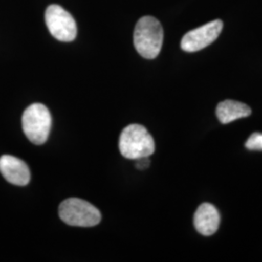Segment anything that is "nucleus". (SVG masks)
<instances>
[{"label": "nucleus", "mask_w": 262, "mask_h": 262, "mask_svg": "<svg viewBox=\"0 0 262 262\" xmlns=\"http://www.w3.org/2000/svg\"><path fill=\"white\" fill-rule=\"evenodd\" d=\"M119 148L123 158L136 160L150 157L155 152L156 145L146 127L140 124H130L122 131Z\"/></svg>", "instance_id": "obj_2"}, {"label": "nucleus", "mask_w": 262, "mask_h": 262, "mask_svg": "<svg viewBox=\"0 0 262 262\" xmlns=\"http://www.w3.org/2000/svg\"><path fill=\"white\" fill-rule=\"evenodd\" d=\"M223 28V21L215 19L200 28L192 29L182 39L181 48L187 53H194L208 47L220 36Z\"/></svg>", "instance_id": "obj_6"}, {"label": "nucleus", "mask_w": 262, "mask_h": 262, "mask_svg": "<svg viewBox=\"0 0 262 262\" xmlns=\"http://www.w3.org/2000/svg\"><path fill=\"white\" fill-rule=\"evenodd\" d=\"M245 146L248 150H262V133H253L246 142Z\"/></svg>", "instance_id": "obj_10"}, {"label": "nucleus", "mask_w": 262, "mask_h": 262, "mask_svg": "<svg viewBox=\"0 0 262 262\" xmlns=\"http://www.w3.org/2000/svg\"><path fill=\"white\" fill-rule=\"evenodd\" d=\"M0 172L2 176L15 186H27L30 180V171L25 161L12 156L0 158Z\"/></svg>", "instance_id": "obj_7"}, {"label": "nucleus", "mask_w": 262, "mask_h": 262, "mask_svg": "<svg viewBox=\"0 0 262 262\" xmlns=\"http://www.w3.org/2000/svg\"><path fill=\"white\" fill-rule=\"evenodd\" d=\"M45 20L50 33L62 42H71L77 36L75 19L58 5H50L45 13Z\"/></svg>", "instance_id": "obj_5"}, {"label": "nucleus", "mask_w": 262, "mask_h": 262, "mask_svg": "<svg viewBox=\"0 0 262 262\" xmlns=\"http://www.w3.org/2000/svg\"><path fill=\"white\" fill-rule=\"evenodd\" d=\"M23 129L30 142L35 145L44 144L49 138L52 117L47 107L34 103L26 109L21 119Z\"/></svg>", "instance_id": "obj_3"}, {"label": "nucleus", "mask_w": 262, "mask_h": 262, "mask_svg": "<svg viewBox=\"0 0 262 262\" xmlns=\"http://www.w3.org/2000/svg\"><path fill=\"white\" fill-rule=\"evenodd\" d=\"M59 216L66 225L80 227H92L101 221L98 209L79 198H68L59 206Z\"/></svg>", "instance_id": "obj_4"}, {"label": "nucleus", "mask_w": 262, "mask_h": 262, "mask_svg": "<svg viewBox=\"0 0 262 262\" xmlns=\"http://www.w3.org/2000/svg\"><path fill=\"white\" fill-rule=\"evenodd\" d=\"M197 231L203 236L215 234L221 224V215L213 204L203 203L197 208L193 217Z\"/></svg>", "instance_id": "obj_8"}, {"label": "nucleus", "mask_w": 262, "mask_h": 262, "mask_svg": "<svg viewBox=\"0 0 262 262\" xmlns=\"http://www.w3.org/2000/svg\"><path fill=\"white\" fill-rule=\"evenodd\" d=\"M137 163H136V167L138 169L148 168L150 166V159L149 157H145V158H141V159H136Z\"/></svg>", "instance_id": "obj_11"}, {"label": "nucleus", "mask_w": 262, "mask_h": 262, "mask_svg": "<svg viewBox=\"0 0 262 262\" xmlns=\"http://www.w3.org/2000/svg\"><path fill=\"white\" fill-rule=\"evenodd\" d=\"M215 114L220 122L227 124L238 119L251 116L252 109L247 104L227 99L219 103L215 109Z\"/></svg>", "instance_id": "obj_9"}, {"label": "nucleus", "mask_w": 262, "mask_h": 262, "mask_svg": "<svg viewBox=\"0 0 262 262\" xmlns=\"http://www.w3.org/2000/svg\"><path fill=\"white\" fill-rule=\"evenodd\" d=\"M134 46L141 56L154 59L159 56L163 43V28L158 19L150 16L141 18L134 29Z\"/></svg>", "instance_id": "obj_1"}]
</instances>
